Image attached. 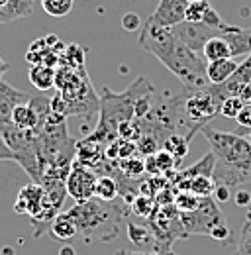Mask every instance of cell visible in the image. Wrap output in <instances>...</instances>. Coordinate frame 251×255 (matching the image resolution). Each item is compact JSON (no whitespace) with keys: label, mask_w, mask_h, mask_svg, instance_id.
<instances>
[{"label":"cell","mask_w":251,"mask_h":255,"mask_svg":"<svg viewBox=\"0 0 251 255\" xmlns=\"http://www.w3.org/2000/svg\"><path fill=\"white\" fill-rule=\"evenodd\" d=\"M75 0H41V8L53 16V18H63L73 10Z\"/></svg>","instance_id":"cell-31"},{"label":"cell","mask_w":251,"mask_h":255,"mask_svg":"<svg viewBox=\"0 0 251 255\" xmlns=\"http://www.w3.org/2000/svg\"><path fill=\"white\" fill-rule=\"evenodd\" d=\"M187 2H202V0H187Z\"/></svg>","instance_id":"cell-46"},{"label":"cell","mask_w":251,"mask_h":255,"mask_svg":"<svg viewBox=\"0 0 251 255\" xmlns=\"http://www.w3.org/2000/svg\"><path fill=\"white\" fill-rule=\"evenodd\" d=\"M127 202H104L91 198L85 202H77L73 208H69V214L77 222L79 234L87 244L93 240L114 242L120 234V222L127 214Z\"/></svg>","instance_id":"cell-4"},{"label":"cell","mask_w":251,"mask_h":255,"mask_svg":"<svg viewBox=\"0 0 251 255\" xmlns=\"http://www.w3.org/2000/svg\"><path fill=\"white\" fill-rule=\"evenodd\" d=\"M244 106H246V102H244L240 96H228V98L222 102L220 114H222V116H226V118H234V120H236Z\"/></svg>","instance_id":"cell-33"},{"label":"cell","mask_w":251,"mask_h":255,"mask_svg":"<svg viewBox=\"0 0 251 255\" xmlns=\"http://www.w3.org/2000/svg\"><path fill=\"white\" fill-rule=\"evenodd\" d=\"M234 255H251V206L248 208V218H246L242 234L238 238Z\"/></svg>","instance_id":"cell-29"},{"label":"cell","mask_w":251,"mask_h":255,"mask_svg":"<svg viewBox=\"0 0 251 255\" xmlns=\"http://www.w3.org/2000/svg\"><path fill=\"white\" fill-rule=\"evenodd\" d=\"M118 169L127 179H135L145 171V159L141 157H127V159H118Z\"/></svg>","instance_id":"cell-30"},{"label":"cell","mask_w":251,"mask_h":255,"mask_svg":"<svg viewBox=\"0 0 251 255\" xmlns=\"http://www.w3.org/2000/svg\"><path fill=\"white\" fill-rule=\"evenodd\" d=\"M240 98L246 102V104H251V85H248V87H244L242 91H240Z\"/></svg>","instance_id":"cell-43"},{"label":"cell","mask_w":251,"mask_h":255,"mask_svg":"<svg viewBox=\"0 0 251 255\" xmlns=\"http://www.w3.org/2000/svg\"><path fill=\"white\" fill-rule=\"evenodd\" d=\"M59 255H77V254H75V250L71 246H65L61 252H59Z\"/></svg>","instance_id":"cell-44"},{"label":"cell","mask_w":251,"mask_h":255,"mask_svg":"<svg viewBox=\"0 0 251 255\" xmlns=\"http://www.w3.org/2000/svg\"><path fill=\"white\" fill-rule=\"evenodd\" d=\"M120 196V185L114 177L110 175H98L96 189H94V198L104 200V202H114Z\"/></svg>","instance_id":"cell-25"},{"label":"cell","mask_w":251,"mask_h":255,"mask_svg":"<svg viewBox=\"0 0 251 255\" xmlns=\"http://www.w3.org/2000/svg\"><path fill=\"white\" fill-rule=\"evenodd\" d=\"M96 181H98V173L93 171L91 167L73 161L71 173L67 177V194L75 200V202H85L94 198V189H96Z\"/></svg>","instance_id":"cell-10"},{"label":"cell","mask_w":251,"mask_h":255,"mask_svg":"<svg viewBox=\"0 0 251 255\" xmlns=\"http://www.w3.org/2000/svg\"><path fill=\"white\" fill-rule=\"evenodd\" d=\"M8 69H10V65L6 63L4 59H0V79H2V75H4V73H6Z\"/></svg>","instance_id":"cell-45"},{"label":"cell","mask_w":251,"mask_h":255,"mask_svg":"<svg viewBox=\"0 0 251 255\" xmlns=\"http://www.w3.org/2000/svg\"><path fill=\"white\" fill-rule=\"evenodd\" d=\"M228 96L222 93L220 85H208L198 91L183 89L179 95V120H181V133L187 135L188 141L194 137L196 131L208 126L220 114L222 102Z\"/></svg>","instance_id":"cell-5"},{"label":"cell","mask_w":251,"mask_h":255,"mask_svg":"<svg viewBox=\"0 0 251 255\" xmlns=\"http://www.w3.org/2000/svg\"><path fill=\"white\" fill-rule=\"evenodd\" d=\"M129 208H131V212H135L137 216L149 218V216L155 212L157 202H155V198H151V196L139 192V194H135V198L129 202Z\"/></svg>","instance_id":"cell-28"},{"label":"cell","mask_w":251,"mask_h":255,"mask_svg":"<svg viewBox=\"0 0 251 255\" xmlns=\"http://www.w3.org/2000/svg\"><path fill=\"white\" fill-rule=\"evenodd\" d=\"M250 141H251V133H250Z\"/></svg>","instance_id":"cell-47"},{"label":"cell","mask_w":251,"mask_h":255,"mask_svg":"<svg viewBox=\"0 0 251 255\" xmlns=\"http://www.w3.org/2000/svg\"><path fill=\"white\" fill-rule=\"evenodd\" d=\"M202 22H204L206 26H210V28H214V30H220V32H224V33L232 28V26H228V24L222 20V16L218 14V10H214L212 6L206 10V14H204Z\"/></svg>","instance_id":"cell-35"},{"label":"cell","mask_w":251,"mask_h":255,"mask_svg":"<svg viewBox=\"0 0 251 255\" xmlns=\"http://www.w3.org/2000/svg\"><path fill=\"white\" fill-rule=\"evenodd\" d=\"M116 255H177L175 252H127V250H118Z\"/></svg>","instance_id":"cell-41"},{"label":"cell","mask_w":251,"mask_h":255,"mask_svg":"<svg viewBox=\"0 0 251 255\" xmlns=\"http://www.w3.org/2000/svg\"><path fill=\"white\" fill-rule=\"evenodd\" d=\"M30 98H31V95L22 93V91L10 87L8 83H4V81L0 79V128L10 124L16 106L30 102Z\"/></svg>","instance_id":"cell-14"},{"label":"cell","mask_w":251,"mask_h":255,"mask_svg":"<svg viewBox=\"0 0 251 255\" xmlns=\"http://www.w3.org/2000/svg\"><path fill=\"white\" fill-rule=\"evenodd\" d=\"M49 202V196L45 189L37 183H30L26 187H22L18 192V198H16V204H14V210L18 214H28L30 218L37 216L43 206Z\"/></svg>","instance_id":"cell-12"},{"label":"cell","mask_w":251,"mask_h":255,"mask_svg":"<svg viewBox=\"0 0 251 255\" xmlns=\"http://www.w3.org/2000/svg\"><path fill=\"white\" fill-rule=\"evenodd\" d=\"M55 67L37 63L30 67V83L37 91H49L55 87Z\"/></svg>","instance_id":"cell-20"},{"label":"cell","mask_w":251,"mask_h":255,"mask_svg":"<svg viewBox=\"0 0 251 255\" xmlns=\"http://www.w3.org/2000/svg\"><path fill=\"white\" fill-rule=\"evenodd\" d=\"M175 187L179 191H185V192H192L200 198H208L214 194V179L212 177H188V179H183V181H177Z\"/></svg>","instance_id":"cell-17"},{"label":"cell","mask_w":251,"mask_h":255,"mask_svg":"<svg viewBox=\"0 0 251 255\" xmlns=\"http://www.w3.org/2000/svg\"><path fill=\"white\" fill-rule=\"evenodd\" d=\"M147 220L149 230L155 236V252H171V244L177 238H188L181 220V212L175 204L157 206L155 212Z\"/></svg>","instance_id":"cell-8"},{"label":"cell","mask_w":251,"mask_h":255,"mask_svg":"<svg viewBox=\"0 0 251 255\" xmlns=\"http://www.w3.org/2000/svg\"><path fill=\"white\" fill-rule=\"evenodd\" d=\"M155 12L149 16L151 22H155L163 28H175L185 22L187 14V0H157Z\"/></svg>","instance_id":"cell-13"},{"label":"cell","mask_w":251,"mask_h":255,"mask_svg":"<svg viewBox=\"0 0 251 255\" xmlns=\"http://www.w3.org/2000/svg\"><path fill=\"white\" fill-rule=\"evenodd\" d=\"M137 43L147 53L157 57L161 65L171 71L188 91H198L210 85L206 77L208 63L204 61V57L188 49L171 28H163L147 18V22L141 26Z\"/></svg>","instance_id":"cell-1"},{"label":"cell","mask_w":251,"mask_h":255,"mask_svg":"<svg viewBox=\"0 0 251 255\" xmlns=\"http://www.w3.org/2000/svg\"><path fill=\"white\" fill-rule=\"evenodd\" d=\"M202 57H204L206 63H212V61H218V59H230L232 57L230 43L222 35H216V37L208 39L204 49H202Z\"/></svg>","instance_id":"cell-23"},{"label":"cell","mask_w":251,"mask_h":255,"mask_svg":"<svg viewBox=\"0 0 251 255\" xmlns=\"http://www.w3.org/2000/svg\"><path fill=\"white\" fill-rule=\"evenodd\" d=\"M200 196H196V194H192V192H185V191H177L175 194V206H177V210L179 212H192V210H196L198 208V204H200Z\"/></svg>","instance_id":"cell-32"},{"label":"cell","mask_w":251,"mask_h":255,"mask_svg":"<svg viewBox=\"0 0 251 255\" xmlns=\"http://www.w3.org/2000/svg\"><path fill=\"white\" fill-rule=\"evenodd\" d=\"M127 238L137 248H141V252H147L149 248H153V252H155V236L147 226H143V224H127Z\"/></svg>","instance_id":"cell-24"},{"label":"cell","mask_w":251,"mask_h":255,"mask_svg":"<svg viewBox=\"0 0 251 255\" xmlns=\"http://www.w3.org/2000/svg\"><path fill=\"white\" fill-rule=\"evenodd\" d=\"M210 8V2L208 0H202V2H188L187 6V14H185V22H202L206 10Z\"/></svg>","instance_id":"cell-34"},{"label":"cell","mask_w":251,"mask_h":255,"mask_svg":"<svg viewBox=\"0 0 251 255\" xmlns=\"http://www.w3.org/2000/svg\"><path fill=\"white\" fill-rule=\"evenodd\" d=\"M31 8H33V0H8V4L0 8V24L30 16Z\"/></svg>","instance_id":"cell-21"},{"label":"cell","mask_w":251,"mask_h":255,"mask_svg":"<svg viewBox=\"0 0 251 255\" xmlns=\"http://www.w3.org/2000/svg\"><path fill=\"white\" fill-rule=\"evenodd\" d=\"M214 167H216V157H214V153L210 151V153H206L198 163L190 165L188 169L179 171L175 183H177V181H183V179H188V177H212V175H214Z\"/></svg>","instance_id":"cell-22"},{"label":"cell","mask_w":251,"mask_h":255,"mask_svg":"<svg viewBox=\"0 0 251 255\" xmlns=\"http://www.w3.org/2000/svg\"><path fill=\"white\" fill-rule=\"evenodd\" d=\"M238 124L242 128H250L251 129V104H246L244 108H242V112L238 114Z\"/></svg>","instance_id":"cell-38"},{"label":"cell","mask_w":251,"mask_h":255,"mask_svg":"<svg viewBox=\"0 0 251 255\" xmlns=\"http://www.w3.org/2000/svg\"><path fill=\"white\" fill-rule=\"evenodd\" d=\"M85 53L87 49L77 45V43H71V45H65V51L59 57V65H65V67H85Z\"/></svg>","instance_id":"cell-27"},{"label":"cell","mask_w":251,"mask_h":255,"mask_svg":"<svg viewBox=\"0 0 251 255\" xmlns=\"http://www.w3.org/2000/svg\"><path fill=\"white\" fill-rule=\"evenodd\" d=\"M222 37H226V41L230 43L232 49V59L240 57V55H250L251 53V30L240 28V26H232L226 33H222Z\"/></svg>","instance_id":"cell-16"},{"label":"cell","mask_w":251,"mask_h":255,"mask_svg":"<svg viewBox=\"0 0 251 255\" xmlns=\"http://www.w3.org/2000/svg\"><path fill=\"white\" fill-rule=\"evenodd\" d=\"M0 133L4 137V141L8 143V147L14 153V161L31 177V183H41V175H43V165L39 159V149H37V133L28 131V129H20L12 122L0 128Z\"/></svg>","instance_id":"cell-7"},{"label":"cell","mask_w":251,"mask_h":255,"mask_svg":"<svg viewBox=\"0 0 251 255\" xmlns=\"http://www.w3.org/2000/svg\"><path fill=\"white\" fill-rule=\"evenodd\" d=\"M250 202H251L250 192H238V194H236V204H238V206H248V208H250Z\"/></svg>","instance_id":"cell-42"},{"label":"cell","mask_w":251,"mask_h":255,"mask_svg":"<svg viewBox=\"0 0 251 255\" xmlns=\"http://www.w3.org/2000/svg\"><path fill=\"white\" fill-rule=\"evenodd\" d=\"M202 135L210 143V151L216 157L214 167V185L238 187L251 183V141L240 133H228L212 129L210 126L202 128Z\"/></svg>","instance_id":"cell-2"},{"label":"cell","mask_w":251,"mask_h":255,"mask_svg":"<svg viewBox=\"0 0 251 255\" xmlns=\"http://www.w3.org/2000/svg\"><path fill=\"white\" fill-rule=\"evenodd\" d=\"M0 161H14V153H12V149L8 147V143L4 141L2 133H0Z\"/></svg>","instance_id":"cell-39"},{"label":"cell","mask_w":251,"mask_h":255,"mask_svg":"<svg viewBox=\"0 0 251 255\" xmlns=\"http://www.w3.org/2000/svg\"><path fill=\"white\" fill-rule=\"evenodd\" d=\"M122 28L126 32H135L141 28V18L135 12H126L122 16Z\"/></svg>","instance_id":"cell-36"},{"label":"cell","mask_w":251,"mask_h":255,"mask_svg":"<svg viewBox=\"0 0 251 255\" xmlns=\"http://www.w3.org/2000/svg\"><path fill=\"white\" fill-rule=\"evenodd\" d=\"M248 85H251V53L246 57L244 63L238 65V69L230 77V81H226L224 85H220V89H222V93L226 96H238L240 91L244 87H248Z\"/></svg>","instance_id":"cell-15"},{"label":"cell","mask_w":251,"mask_h":255,"mask_svg":"<svg viewBox=\"0 0 251 255\" xmlns=\"http://www.w3.org/2000/svg\"><path fill=\"white\" fill-rule=\"evenodd\" d=\"M49 108H51V112H53V114L69 116V106H67V100H65L59 93L53 96V98H49Z\"/></svg>","instance_id":"cell-37"},{"label":"cell","mask_w":251,"mask_h":255,"mask_svg":"<svg viewBox=\"0 0 251 255\" xmlns=\"http://www.w3.org/2000/svg\"><path fill=\"white\" fill-rule=\"evenodd\" d=\"M171 30L187 45L188 49H192L198 55H202V49H204V45H206L208 39H212V37L224 33L220 32V30H214V28L206 26L204 22H183V24L171 28Z\"/></svg>","instance_id":"cell-11"},{"label":"cell","mask_w":251,"mask_h":255,"mask_svg":"<svg viewBox=\"0 0 251 255\" xmlns=\"http://www.w3.org/2000/svg\"><path fill=\"white\" fill-rule=\"evenodd\" d=\"M188 137L183 133H171L165 141H163V149L167 153H171L177 161H181L188 153Z\"/></svg>","instance_id":"cell-26"},{"label":"cell","mask_w":251,"mask_h":255,"mask_svg":"<svg viewBox=\"0 0 251 255\" xmlns=\"http://www.w3.org/2000/svg\"><path fill=\"white\" fill-rule=\"evenodd\" d=\"M230 187H224V185H216V189H214V196H216V200L218 202H226V200H230Z\"/></svg>","instance_id":"cell-40"},{"label":"cell","mask_w":251,"mask_h":255,"mask_svg":"<svg viewBox=\"0 0 251 255\" xmlns=\"http://www.w3.org/2000/svg\"><path fill=\"white\" fill-rule=\"evenodd\" d=\"M49 234H51L57 242H71V240L79 234L77 222L73 220V216L69 214V210H67V212H59V214L55 216Z\"/></svg>","instance_id":"cell-18"},{"label":"cell","mask_w":251,"mask_h":255,"mask_svg":"<svg viewBox=\"0 0 251 255\" xmlns=\"http://www.w3.org/2000/svg\"><path fill=\"white\" fill-rule=\"evenodd\" d=\"M55 89L67 100L69 116L91 118L100 112V96L94 93L85 67L75 69L59 65L55 71Z\"/></svg>","instance_id":"cell-6"},{"label":"cell","mask_w":251,"mask_h":255,"mask_svg":"<svg viewBox=\"0 0 251 255\" xmlns=\"http://www.w3.org/2000/svg\"><path fill=\"white\" fill-rule=\"evenodd\" d=\"M181 220L185 226L187 236H210V232L218 226L226 222L224 214L218 208V204L212 200V196L202 198L198 208L192 212H181Z\"/></svg>","instance_id":"cell-9"},{"label":"cell","mask_w":251,"mask_h":255,"mask_svg":"<svg viewBox=\"0 0 251 255\" xmlns=\"http://www.w3.org/2000/svg\"><path fill=\"white\" fill-rule=\"evenodd\" d=\"M155 93V87L145 79L137 77L124 93H112L110 89H102L100 93V118L98 126L89 135L91 139L102 143L104 147L118 139V126L135 118V104L139 98Z\"/></svg>","instance_id":"cell-3"},{"label":"cell","mask_w":251,"mask_h":255,"mask_svg":"<svg viewBox=\"0 0 251 255\" xmlns=\"http://www.w3.org/2000/svg\"><path fill=\"white\" fill-rule=\"evenodd\" d=\"M238 65L232 57L230 59H218L206 65V77L210 81V85H224L226 81H230V77L236 73Z\"/></svg>","instance_id":"cell-19"}]
</instances>
